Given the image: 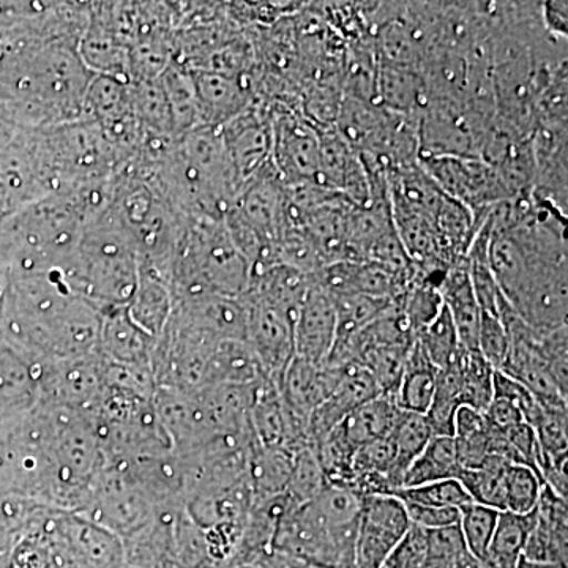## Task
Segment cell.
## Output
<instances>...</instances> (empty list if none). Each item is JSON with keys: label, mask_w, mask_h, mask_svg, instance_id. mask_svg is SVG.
Masks as SVG:
<instances>
[{"label": "cell", "mask_w": 568, "mask_h": 568, "mask_svg": "<svg viewBox=\"0 0 568 568\" xmlns=\"http://www.w3.org/2000/svg\"><path fill=\"white\" fill-rule=\"evenodd\" d=\"M437 368L428 361L417 339L407 353L405 372L394 399L399 409L425 416L436 390Z\"/></svg>", "instance_id": "22"}, {"label": "cell", "mask_w": 568, "mask_h": 568, "mask_svg": "<svg viewBox=\"0 0 568 568\" xmlns=\"http://www.w3.org/2000/svg\"><path fill=\"white\" fill-rule=\"evenodd\" d=\"M536 525V508L530 514L499 511L495 534L489 544L484 564L488 568H518L526 541Z\"/></svg>", "instance_id": "23"}, {"label": "cell", "mask_w": 568, "mask_h": 568, "mask_svg": "<svg viewBox=\"0 0 568 568\" xmlns=\"http://www.w3.org/2000/svg\"><path fill=\"white\" fill-rule=\"evenodd\" d=\"M428 100V89L420 71L377 62L376 103L379 106L407 118H418Z\"/></svg>", "instance_id": "18"}, {"label": "cell", "mask_w": 568, "mask_h": 568, "mask_svg": "<svg viewBox=\"0 0 568 568\" xmlns=\"http://www.w3.org/2000/svg\"><path fill=\"white\" fill-rule=\"evenodd\" d=\"M493 398L506 399L525 417L526 424L530 426L537 420L541 413V406L538 405L536 396L530 394L528 388L518 383L514 377L507 376L506 373L496 369L495 379H493Z\"/></svg>", "instance_id": "40"}, {"label": "cell", "mask_w": 568, "mask_h": 568, "mask_svg": "<svg viewBox=\"0 0 568 568\" xmlns=\"http://www.w3.org/2000/svg\"><path fill=\"white\" fill-rule=\"evenodd\" d=\"M271 162L284 185H317L320 132L290 108L271 110Z\"/></svg>", "instance_id": "8"}, {"label": "cell", "mask_w": 568, "mask_h": 568, "mask_svg": "<svg viewBox=\"0 0 568 568\" xmlns=\"http://www.w3.org/2000/svg\"><path fill=\"white\" fill-rule=\"evenodd\" d=\"M394 496L403 503L429 507H454L458 510L473 503L457 478L433 481V484L420 485V487L402 488Z\"/></svg>", "instance_id": "35"}, {"label": "cell", "mask_w": 568, "mask_h": 568, "mask_svg": "<svg viewBox=\"0 0 568 568\" xmlns=\"http://www.w3.org/2000/svg\"><path fill=\"white\" fill-rule=\"evenodd\" d=\"M462 406V372L458 355L446 368L437 369L435 396L425 414L433 436H454L455 414Z\"/></svg>", "instance_id": "26"}, {"label": "cell", "mask_w": 568, "mask_h": 568, "mask_svg": "<svg viewBox=\"0 0 568 568\" xmlns=\"http://www.w3.org/2000/svg\"><path fill=\"white\" fill-rule=\"evenodd\" d=\"M544 481L525 466L510 465L506 477V510L514 514H530L537 507ZM504 510V511H506Z\"/></svg>", "instance_id": "36"}, {"label": "cell", "mask_w": 568, "mask_h": 568, "mask_svg": "<svg viewBox=\"0 0 568 568\" xmlns=\"http://www.w3.org/2000/svg\"><path fill=\"white\" fill-rule=\"evenodd\" d=\"M418 164L440 192L466 205L474 216L511 201L496 168L477 156H420Z\"/></svg>", "instance_id": "6"}, {"label": "cell", "mask_w": 568, "mask_h": 568, "mask_svg": "<svg viewBox=\"0 0 568 568\" xmlns=\"http://www.w3.org/2000/svg\"><path fill=\"white\" fill-rule=\"evenodd\" d=\"M224 148L233 166L239 189L253 181L272 160L271 111L248 108L220 126Z\"/></svg>", "instance_id": "11"}, {"label": "cell", "mask_w": 568, "mask_h": 568, "mask_svg": "<svg viewBox=\"0 0 568 568\" xmlns=\"http://www.w3.org/2000/svg\"><path fill=\"white\" fill-rule=\"evenodd\" d=\"M477 351L495 369H500L506 364L508 336L499 317L481 313Z\"/></svg>", "instance_id": "39"}, {"label": "cell", "mask_w": 568, "mask_h": 568, "mask_svg": "<svg viewBox=\"0 0 568 568\" xmlns=\"http://www.w3.org/2000/svg\"><path fill=\"white\" fill-rule=\"evenodd\" d=\"M335 334L334 295L312 278L294 324L295 355L310 364L324 365L334 347Z\"/></svg>", "instance_id": "12"}, {"label": "cell", "mask_w": 568, "mask_h": 568, "mask_svg": "<svg viewBox=\"0 0 568 568\" xmlns=\"http://www.w3.org/2000/svg\"><path fill=\"white\" fill-rule=\"evenodd\" d=\"M364 496L353 488L327 485L304 506H293L280 518L271 551L310 566L357 568L358 517Z\"/></svg>", "instance_id": "3"}, {"label": "cell", "mask_w": 568, "mask_h": 568, "mask_svg": "<svg viewBox=\"0 0 568 568\" xmlns=\"http://www.w3.org/2000/svg\"><path fill=\"white\" fill-rule=\"evenodd\" d=\"M381 568H428V536L426 530L410 525L406 536Z\"/></svg>", "instance_id": "38"}, {"label": "cell", "mask_w": 568, "mask_h": 568, "mask_svg": "<svg viewBox=\"0 0 568 568\" xmlns=\"http://www.w3.org/2000/svg\"><path fill=\"white\" fill-rule=\"evenodd\" d=\"M252 265L235 248L224 222H186L171 263L174 302L183 298L245 294Z\"/></svg>", "instance_id": "5"}, {"label": "cell", "mask_w": 568, "mask_h": 568, "mask_svg": "<svg viewBox=\"0 0 568 568\" xmlns=\"http://www.w3.org/2000/svg\"><path fill=\"white\" fill-rule=\"evenodd\" d=\"M91 222L74 192L22 205L0 224V271L10 278L65 272Z\"/></svg>", "instance_id": "2"}, {"label": "cell", "mask_w": 568, "mask_h": 568, "mask_svg": "<svg viewBox=\"0 0 568 568\" xmlns=\"http://www.w3.org/2000/svg\"><path fill=\"white\" fill-rule=\"evenodd\" d=\"M327 487L323 467L317 462L315 452L306 447L297 452L293 459V470H291L290 484H287L286 495L295 506H304L310 500L315 499Z\"/></svg>", "instance_id": "34"}, {"label": "cell", "mask_w": 568, "mask_h": 568, "mask_svg": "<svg viewBox=\"0 0 568 568\" xmlns=\"http://www.w3.org/2000/svg\"><path fill=\"white\" fill-rule=\"evenodd\" d=\"M508 466L510 463L500 458L499 455H489L484 465L477 469L463 470L458 480L465 487L473 503L504 511L506 510Z\"/></svg>", "instance_id": "28"}, {"label": "cell", "mask_w": 568, "mask_h": 568, "mask_svg": "<svg viewBox=\"0 0 568 568\" xmlns=\"http://www.w3.org/2000/svg\"><path fill=\"white\" fill-rule=\"evenodd\" d=\"M294 455L283 448L253 447L248 463V480L253 503L284 495L293 470Z\"/></svg>", "instance_id": "24"}, {"label": "cell", "mask_w": 568, "mask_h": 568, "mask_svg": "<svg viewBox=\"0 0 568 568\" xmlns=\"http://www.w3.org/2000/svg\"><path fill=\"white\" fill-rule=\"evenodd\" d=\"M484 417L487 432L493 436H507L515 426L525 422L518 407L499 398L491 399L487 409L484 410Z\"/></svg>", "instance_id": "42"}, {"label": "cell", "mask_w": 568, "mask_h": 568, "mask_svg": "<svg viewBox=\"0 0 568 568\" xmlns=\"http://www.w3.org/2000/svg\"><path fill=\"white\" fill-rule=\"evenodd\" d=\"M108 387L106 362L99 353L43 362L39 405L95 410Z\"/></svg>", "instance_id": "7"}, {"label": "cell", "mask_w": 568, "mask_h": 568, "mask_svg": "<svg viewBox=\"0 0 568 568\" xmlns=\"http://www.w3.org/2000/svg\"><path fill=\"white\" fill-rule=\"evenodd\" d=\"M257 568H323L316 566H310V564L302 562V560H297L294 558H290V556L282 555V552L268 551L267 555L263 556L260 560H257Z\"/></svg>", "instance_id": "44"}, {"label": "cell", "mask_w": 568, "mask_h": 568, "mask_svg": "<svg viewBox=\"0 0 568 568\" xmlns=\"http://www.w3.org/2000/svg\"><path fill=\"white\" fill-rule=\"evenodd\" d=\"M392 440L395 446V466L392 473V484L395 493L403 488V478L406 470L413 465L414 459L424 452L433 439V432L428 420L422 414L406 413L403 410L398 424H396ZM394 493V495H395Z\"/></svg>", "instance_id": "27"}, {"label": "cell", "mask_w": 568, "mask_h": 568, "mask_svg": "<svg viewBox=\"0 0 568 568\" xmlns=\"http://www.w3.org/2000/svg\"><path fill=\"white\" fill-rule=\"evenodd\" d=\"M428 536V568H450L469 555L457 526L426 530Z\"/></svg>", "instance_id": "37"}, {"label": "cell", "mask_w": 568, "mask_h": 568, "mask_svg": "<svg viewBox=\"0 0 568 568\" xmlns=\"http://www.w3.org/2000/svg\"><path fill=\"white\" fill-rule=\"evenodd\" d=\"M499 511L495 508L470 503L459 508L458 528L469 555L480 562L487 556L493 534H495Z\"/></svg>", "instance_id": "33"}, {"label": "cell", "mask_w": 568, "mask_h": 568, "mask_svg": "<svg viewBox=\"0 0 568 568\" xmlns=\"http://www.w3.org/2000/svg\"><path fill=\"white\" fill-rule=\"evenodd\" d=\"M398 304L406 324L409 325L410 332L416 338L439 316L444 308L439 287L417 278L410 280L405 293L398 295Z\"/></svg>", "instance_id": "30"}, {"label": "cell", "mask_w": 568, "mask_h": 568, "mask_svg": "<svg viewBox=\"0 0 568 568\" xmlns=\"http://www.w3.org/2000/svg\"><path fill=\"white\" fill-rule=\"evenodd\" d=\"M6 304L14 345L39 361L97 353L103 312L78 294L62 272L10 278Z\"/></svg>", "instance_id": "1"}, {"label": "cell", "mask_w": 568, "mask_h": 568, "mask_svg": "<svg viewBox=\"0 0 568 568\" xmlns=\"http://www.w3.org/2000/svg\"><path fill=\"white\" fill-rule=\"evenodd\" d=\"M334 298L336 310L334 346L343 345L369 324L375 323L395 301V298L369 297V295H334Z\"/></svg>", "instance_id": "29"}, {"label": "cell", "mask_w": 568, "mask_h": 568, "mask_svg": "<svg viewBox=\"0 0 568 568\" xmlns=\"http://www.w3.org/2000/svg\"><path fill=\"white\" fill-rule=\"evenodd\" d=\"M540 20L545 32L556 39L567 40L568 36V3L566 0H552L540 3Z\"/></svg>", "instance_id": "43"}, {"label": "cell", "mask_w": 568, "mask_h": 568, "mask_svg": "<svg viewBox=\"0 0 568 568\" xmlns=\"http://www.w3.org/2000/svg\"><path fill=\"white\" fill-rule=\"evenodd\" d=\"M518 568H567V567L558 566V564L529 562V560L521 559V560H519Z\"/></svg>", "instance_id": "45"}, {"label": "cell", "mask_w": 568, "mask_h": 568, "mask_svg": "<svg viewBox=\"0 0 568 568\" xmlns=\"http://www.w3.org/2000/svg\"><path fill=\"white\" fill-rule=\"evenodd\" d=\"M267 379L252 347L244 339H220L209 358L203 387H252Z\"/></svg>", "instance_id": "20"}, {"label": "cell", "mask_w": 568, "mask_h": 568, "mask_svg": "<svg viewBox=\"0 0 568 568\" xmlns=\"http://www.w3.org/2000/svg\"><path fill=\"white\" fill-rule=\"evenodd\" d=\"M459 372H462L463 406L484 413L493 399V379L496 369L485 361L478 351H462L459 354Z\"/></svg>", "instance_id": "31"}, {"label": "cell", "mask_w": 568, "mask_h": 568, "mask_svg": "<svg viewBox=\"0 0 568 568\" xmlns=\"http://www.w3.org/2000/svg\"><path fill=\"white\" fill-rule=\"evenodd\" d=\"M156 342L130 320L125 308L103 312L97 353L108 364L153 377L152 355Z\"/></svg>", "instance_id": "14"}, {"label": "cell", "mask_w": 568, "mask_h": 568, "mask_svg": "<svg viewBox=\"0 0 568 568\" xmlns=\"http://www.w3.org/2000/svg\"><path fill=\"white\" fill-rule=\"evenodd\" d=\"M402 414L392 396L379 395L353 410L335 429L357 452L373 440L390 436Z\"/></svg>", "instance_id": "21"}, {"label": "cell", "mask_w": 568, "mask_h": 568, "mask_svg": "<svg viewBox=\"0 0 568 568\" xmlns=\"http://www.w3.org/2000/svg\"><path fill=\"white\" fill-rule=\"evenodd\" d=\"M462 473L454 437L435 436L406 470L403 488L420 487L448 478L458 480Z\"/></svg>", "instance_id": "25"}, {"label": "cell", "mask_w": 568, "mask_h": 568, "mask_svg": "<svg viewBox=\"0 0 568 568\" xmlns=\"http://www.w3.org/2000/svg\"><path fill=\"white\" fill-rule=\"evenodd\" d=\"M381 394L375 377L362 366H345L338 386L308 418V447H315L343 418Z\"/></svg>", "instance_id": "16"}, {"label": "cell", "mask_w": 568, "mask_h": 568, "mask_svg": "<svg viewBox=\"0 0 568 568\" xmlns=\"http://www.w3.org/2000/svg\"><path fill=\"white\" fill-rule=\"evenodd\" d=\"M416 339L428 361L437 369L446 368L463 351L454 321L448 315L446 306H444L439 316L417 335Z\"/></svg>", "instance_id": "32"}, {"label": "cell", "mask_w": 568, "mask_h": 568, "mask_svg": "<svg viewBox=\"0 0 568 568\" xmlns=\"http://www.w3.org/2000/svg\"><path fill=\"white\" fill-rule=\"evenodd\" d=\"M403 504H405L410 525L417 526V528L435 530L458 525V508L418 506V504L409 503Z\"/></svg>", "instance_id": "41"}, {"label": "cell", "mask_w": 568, "mask_h": 568, "mask_svg": "<svg viewBox=\"0 0 568 568\" xmlns=\"http://www.w3.org/2000/svg\"><path fill=\"white\" fill-rule=\"evenodd\" d=\"M410 528L403 500L394 495H368L358 517L357 568H381Z\"/></svg>", "instance_id": "9"}, {"label": "cell", "mask_w": 568, "mask_h": 568, "mask_svg": "<svg viewBox=\"0 0 568 568\" xmlns=\"http://www.w3.org/2000/svg\"><path fill=\"white\" fill-rule=\"evenodd\" d=\"M567 499L544 485L536 507V525L526 541L523 559L567 567Z\"/></svg>", "instance_id": "17"}, {"label": "cell", "mask_w": 568, "mask_h": 568, "mask_svg": "<svg viewBox=\"0 0 568 568\" xmlns=\"http://www.w3.org/2000/svg\"><path fill=\"white\" fill-rule=\"evenodd\" d=\"M189 71L200 108L201 125L220 129L253 106L250 77H230L207 70Z\"/></svg>", "instance_id": "13"}, {"label": "cell", "mask_w": 568, "mask_h": 568, "mask_svg": "<svg viewBox=\"0 0 568 568\" xmlns=\"http://www.w3.org/2000/svg\"><path fill=\"white\" fill-rule=\"evenodd\" d=\"M140 272V254L111 204L85 224L63 276L78 294L106 312L130 305Z\"/></svg>", "instance_id": "4"}, {"label": "cell", "mask_w": 568, "mask_h": 568, "mask_svg": "<svg viewBox=\"0 0 568 568\" xmlns=\"http://www.w3.org/2000/svg\"><path fill=\"white\" fill-rule=\"evenodd\" d=\"M241 298L246 308V343L256 355L264 376L278 386L295 355L294 317L248 295Z\"/></svg>", "instance_id": "10"}, {"label": "cell", "mask_w": 568, "mask_h": 568, "mask_svg": "<svg viewBox=\"0 0 568 568\" xmlns=\"http://www.w3.org/2000/svg\"><path fill=\"white\" fill-rule=\"evenodd\" d=\"M444 306L454 321L459 345L465 351H477L481 310L474 295L467 261L452 265L439 286Z\"/></svg>", "instance_id": "19"}, {"label": "cell", "mask_w": 568, "mask_h": 568, "mask_svg": "<svg viewBox=\"0 0 568 568\" xmlns=\"http://www.w3.org/2000/svg\"><path fill=\"white\" fill-rule=\"evenodd\" d=\"M345 366L313 365L294 355L278 383L280 396L293 416L308 424L317 406L323 405L342 379Z\"/></svg>", "instance_id": "15"}]
</instances>
